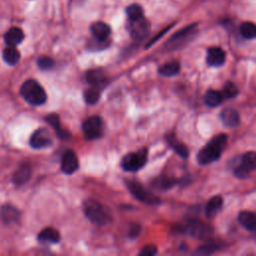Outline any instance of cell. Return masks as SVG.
I'll use <instances>...</instances> for the list:
<instances>
[{
	"label": "cell",
	"instance_id": "obj_22",
	"mask_svg": "<svg viewBox=\"0 0 256 256\" xmlns=\"http://www.w3.org/2000/svg\"><path fill=\"white\" fill-rule=\"evenodd\" d=\"M223 205V199L221 196H214L212 197L206 204L205 212L208 217L215 216L219 211L221 210Z\"/></svg>",
	"mask_w": 256,
	"mask_h": 256
},
{
	"label": "cell",
	"instance_id": "obj_6",
	"mask_svg": "<svg viewBox=\"0 0 256 256\" xmlns=\"http://www.w3.org/2000/svg\"><path fill=\"white\" fill-rule=\"evenodd\" d=\"M104 124L99 116H90L82 124V131L87 139H96L103 133Z\"/></svg>",
	"mask_w": 256,
	"mask_h": 256
},
{
	"label": "cell",
	"instance_id": "obj_10",
	"mask_svg": "<svg viewBox=\"0 0 256 256\" xmlns=\"http://www.w3.org/2000/svg\"><path fill=\"white\" fill-rule=\"evenodd\" d=\"M185 233L189 234L190 236L196 237V238H204V237L211 234L212 230L209 226L205 225L204 223L200 222L198 220L190 221L184 228Z\"/></svg>",
	"mask_w": 256,
	"mask_h": 256
},
{
	"label": "cell",
	"instance_id": "obj_17",
	"mask_svg": "<svg viewBox=\"0 0 256 256\" xmlns=\"http://www.w3.org/2000/svg\"><path fill=\"white\" fill-rule=\"evenodd\" d=\"M238 221L247 230L256 232V213L242 211L238 214Z\"/></svg>",
	"mask_w": 256,
	"mask_h": 256
},
{
	"label": "cell",
	"instance_id": "obj_30",
	"mask_svg": "<svg viewBox=\"0 0 256 256\" xmlns=\"http://www.w3.org/2000/svg\"><path fill=\"white\" fill-rule=\"evenodd\" d=\"M240 34L246 39L256 38V24L252 22H244L240 26Z\"/></svg>",
	"mask_w": 256,
	"mask_h": 256
},
{
	"label": "cell",
	"instance_id": "obj_4",
	"mask_svg": "<svg viewBox=\"0 0 256 256\" xmlns=\"http://www.w3.org/2000/svg\"><path fill=\"white\" fill-rule=\"evenodd\" d=\"M147 161V150L145 148L135 153L125 155L121 160V167L125 171L135 172L141 169Z\"/></svg>",
	"mask_w": 256,
	"mask_h": 256
},
{
	"label": "cell",
	"instance_id": "obj_12",
	"mask_svg": "<svg viewBox=\"0 0 256 256\" xmlns=\"http://www.w3.org/2000/svg\"><path fill=\"white\" fill-rule=\"evenodd\" d=\"M226 56L225 52L219 47H211L207 51V57L206 61L209 66L218 67L221 66L225 62Z\"/></svg>",
	"mask_w": 256,
	"mask_h": 256
},
{
	"label": "cell",
	"instance_id": "obj_21",
	"mask_svg": "<svg viewBox=\"0 0 256 256\" xmlns=\"http://www.w3.org/2000/svg\"><path fill=\"white\" fill-rule=\"evenodd\" d=\"M86 79L91 85L99 86V87H101L102 84L106 82L105 73L101 69L89 70L86 74Z\"/></svg>",
	"mask_w": 256,
	"mask_h": 256
},
{
	"label": "cell",
	"instance_id": "obj_7",
	"mask_svg": "<svg viewBox=\"0 0 256 256\" xmlns=\"http://www.w3.org/2000/svg\"><path fill=\"white\" fill-rule=\"evenodd\" d=\"M127 27L132 39L136 41H141L147 37L150 31V23L144 17H141L136 20H129V24Z\"/></svg>",
	"mask_w": 256,
	"mask_h": 256
},
{
	"label": "cell",
	"instance_id": "obj_31",
	"mask_svg": "<svg viewBox=\"0 0 256 256\" xmlns=\"http://www.w3.org/2000/svg\"><path fill=\"white\" fill-rule=\"evenodd\" d=\"M126 14L129 20H136L143 17V9L138 4H131L126 8Z\"/></svg>",
	"mask_w": 256,
	"mask_h": 256
},
{
	"label": "cell",
	"instance_id": "obj_8",
	"mask_svg": "<svg viewBox=\"0 0 256 256\" xmlns=\"http://www.w3.org/2000/svg\"><path fill=\"white\" fill-rule=\"evenodd\" d=\"M195 29H196L195 24L189 25L183 29H181L168 40L166 46L169 49H178L179 47L185 45L188 41L192 39L193 35L195 33Z\"/></svg>",
	"mask_w": 256,
	"mask_h": 256
},
{
	"label": "cell",
	"instance_id": "obj_23",
	"mask_svg": "<svg viewBox=\"0 0 256 256\" xmlns=\"http://www.w3.org/2000/svg\"><path fill=\"white\" fill-rule=\"evenodd\" d=\"M176 184V180L168 176H160L151 182V186L157 190H167Z\"/></svg>",
	"mask_w": 256,
	"mask_h": 256
},
{
	"label": "cell",
	"instance_id": "obj_20",
	"mask_svg": "<svg viewBox=\"0 0 256 256\" xmlns=\"http://www.w3.org/2000/svg\"><path fill=\"white\" fill-rule=\"evenodd\" d=\"M45 120L49 125H51L54 129H55L59 138L68 139L70 137V133L68 131H66L65 129H63V128L61 127L60 119H59L57 114H49L48 116H46Z\"/></svg>",
	"mask_w": 256,
	"mask_h": 256
},
{
	"label": "cell",
	"instance_id": "obj_24",
	"mask_svg": "<svg viewBox=\"0 0 256 256\" xmlns=\"http://www.w3.org/2000/svg\"><path fill=\"white\" fill-rule=\"evenodd\" d=\"M167 142L171 146V147L175 150V152L182 158H187L189 151L187 146L183 143H181L177 140V138L174 135H167Z\"/></svg>",
	"mask_w": 256,
	"mask_h": 256
},
{
	"label": "cell",
	"instance_id": "obj_28",
	"mask_svg": "<svg viewBox=\"0 0 256 256\" xmlns=\"http://www.w3.org/2000/svg\"><path fill=\"white\" fill-rule=\"evenodd\" d=\"M240 164L250 172L252 170H255L256 169V152L249 151L243 154L241 157Z\"/></svg>",
	"mask_w": 256,
	"mask_h": 256
},
{
	"label": "cell",
	"instance_id": "obj_2",
	"mask_svg": "<svg viewBox=\"0 0 256 256\" xmlns=\"http://www.w3.org/2000/svg\"><path fill=\"white\" fill-rule=\"evenodd\" d=\"M20 94L26 102L35 106L44 104L47 99V95L43 87L33 79L26 80L22 84L20 88Z\"/></svg>",
	"mask_w": 256,
	"mask_h": 256
},
{
	"label": "cell",
	"instance_id": "obj_27",
	"mask_svg": "<svg viewBox=\"0 0 256 256\" xmlns=\"http://www.w3.org/2000/svg\"><path fill=\"white\" fill-rule=\"evenodd\" d=\"M3 59L9 65H15L20 59V53L15 48V46H8L3 51Z\"/></svg>",
	"mask_w": 256,
	"mask_h": 256
},
{
	"label": "cell",
	"instance_id": "obj_18",
	"mask_svg": "<svg viewBox=\"0 0 256 256\" xmlns=\"http://www.w3.org/2000/svg\"><path fill=\"white\" fill-rule=\"evenodd\" d=\"M31 172L32 171L29 164H22V165L14 173L13 182L16 185H23L30 179Z\"/></svg>",
	"mask_w": 256,
	"mask_h": 256
},
{
	"label": "cell",
	"instance_id": "obj_3",
	"mask_svg": "<svg viewBox=\"0 0 256 256\" xmlns=\"http://www.w3.org/2000/svg\"><path fill=\"white\" fill-rule=\"evenodd\" d=\"M83 211L89 220L98 226L105 225L110 220V215L108 214L102 204L94 199H87L84 201Z\"/></svg>",
	"mask_w": 256,
	"mask_h": 256
},
{
	"label": "cell",
	"instance_id": "obj_25",
	"mask_svg": "<svg viewBox=\"0 0 256 256\" xmlns=\"http://www.w3.org/2000/svg\"><path fill=\"white\" fill-rule=\"evenodd\" d=\"M223 95L221 92H219V91L216 90H208L207 92L205 93L204 96V101L206 103V105H208L209 107H216L218 105H220L221 102L223 101Z\"/></svg>",
	"mask_w": 256,
	"mask_h": 256
},
{
	"label": "cell",
	"instance_id": "obj_16",
	"mask_svg": "<svg viewBox=\"0 0 256 256\" xmlns=\"http://www.w3.org/2000/svg\"><path fill=\"white\" fill-rule=\"evenodd\" d=\"M23 39H24V33L18 27H13L9 29L4 36L5 43L8 46H16L18 44H20Z\"/></svg>",
	"mask_w": 256,
	"mask_h": 256
},
{
	"label": "cell",
	"instance_id": "obj_19",
	"mask_svg": "<svg viewBox=\"0 0 256 256\" xmlns=\"http://www.w3.org/2000/svg\"><path fill=\"white\" fill-rule=\"evenodd\" d=\"M0 214H1L2 220L6 224L16 222L18 219H19V216H20L19 211H18L14 206H12L10 204H6V205L2 206L1 211H0Z\"/></svg>",
	"mask_w": 256,
	"mask_h": 256
},
{
	"label": "cell",
	"instance_id": "obj_32",
	"mask_svg": "<svg viewBox=\"0 0 256 256\" xmlns=\"http://www.w3.org/2000/svg\"><path fill=\"white\" fill-rule=\"evenodd\" d=\"M222 95L224 98H233L235 97L237 94H238V88L236 87V85L234 83L231 82H227L224 87H223V91H222Z\"/></svg>",
	"mask_w": 256,
	"mask_h": 256
},
{
	"label": "cell",
	"instance_id": "obj_15",
	"mask_svg": "<svg viewBox=\"0 0 256 256\" xmlns=\"http://www.w3.org/2000/svg\"><path fill=\"white\" fill-rule=\"evenodd\" d=\"M220 119L226 127H230V128L236 127L240 122L239 114L237 113L236 110L231 108H226L221 111Z\"/></svg>",
	"mask_w": 256,
	"mask_h": 256
},
{
	"label": "cell",
	"instance_id": "obj_35",
	"mask_svg": "<svg viewBox=\"0 0 256 256\" xmlns=\"http://www.w3.org/2000/svg\"><path fill=\"white\" fill-rule=\"evenodd\" d=\"M157 253V248L154 245H146L143 247V249L140 251L141 256H153Z\"/></svg>",
	"mask_w": 256,
	"mask_h": 256
},
{
	"label": "cell",
	"instance_id": "obj_13",
	"mask_svg": "<svg viewBox=\"0 0 256 256\" xmlns=\"http://www.w3.org/2000/svg\"><path fill=\"white\" fill-rule=\"evenodd\" d=\"M91 33H92L93 37L95 39L106 41L111 33V28L108 24L102 21H98L91 25Z\"/></svg>",
	"mask_w": 256,
	"mask_h": 256
},
{
	"label": "cell",
	"instance_id": "obj_1",
	"mask_svg": "<svg viewBox=\"0 0 256 256\" xmlns=\"http://www.w3.org/2000/svg\"><path fill=\"white\" fill-rule=\"evenodd\" d=\"M226 143L227 136L225 134L214 136L202 149L199 150L197 153V161L202 165H206V164L217 160L220 157L222 150L225 148Z\"/></svg>",
	"mask_w": 256,
	"mask_h": 256
},
{
	"label": "cell",
	"instance_id": "obj_14",
	"mask_svg": "<svg viewBox=\"0 0 256 256\" xmlns=\"http://www.w3.org/2000/svg\"><path fill=\"white\" fill-rule=\"evenodd\" d=\"M38 240L43 244H55L60 240V234L56 229L48 227L39 233Z\"/></svg>",
	"mask_w": 256,
	"mask_h": 256
},
{
	"label": "cell",
	"instance_id": "obj_37",
	"mask_svg": "<svg viewBox=\"0 0 256 256\" xmlns=\"http://www.w3.org/2000/svg\"><path fill=\"white\" fill-rule=\"evenodd\" d=\"M140 232V227L138 225H133L129 231L130 237H136Z\"/></svg>",
	"mask_w": 256,
	"mask_h": 256
},
{
	"label": "cell",
	"instance_id": "obj_26",
	"mask_svg": "<svg viewBox=\"0 0 256 256\" xmlns=\"http://www.w3.org/2000/svg\"><path fill=\"white\" fill-rule=\"evenodd\" d=\"M179 70H180L179 63L177 61H170V62L163 64L159 68V74L162 76L171 77V76L178 74Z\"/></svg>",
	"mask_w": 256,
	"mask_h": 256
},
{
	"label": "cell",
	"instance_id": "obj_5",
	"mask_svg": "<svg viewBox=\"0 0 256 256\" xmlns=\"http://www.w3.org/2000/svg\"><path fill=\"white\" fill-rule=\"evenodd\" d=\"M127 187L131 192V194L136 199L141 201V202L151 204V205L160 203V200L156 195H154L152 192L146 189L141 183H139V182L137 181H134V180L127 181Z\"/></svg>",
	"mask_w": 256,
	"mask_h": 256
},
{
	"label": "cell",
	"instance_id": "obj_11",
	"mask_svg": "<svg viewBox=\"0 0 256 256\" xmlns=\"http://www.w3.org/2000/svg\"><path fill=\"white\" fill-rule=\"evenodd\" d=\"M79 167V162L76 154L72 150H67L62 156L61 160V170L65 174H73L77 171Z\"/></svg>",
	"mask_w": 256,
	"mask_h": 256
},
{
	"label": "cell",
	"instance_id": "obj_29",
	"mask_svg": "<svg viewBox=\"0 0 256 256\" xmlns=\"http://www.w3.org/2000/svg\"><path fill=\"white\" fill-rule=\"evenodd\" d=\"M100 87L94 86L88 88L84 92V99L88 104H95L100 98Z\"/></svg>",
	"mask_w": 256,
	"mask_h": 256
},
{
	"label": "cell",
	"instance_id": "obj_34",
	"mask_svg": "<svg viewBox=\"0 0 256 256\" xmlns=\"http://www.w3.org/2000/svg\"><path fill=\"white\" fill-rule=\"evenodd\" d=\"M234 174L236 175V177L243 179V178L248 177V175L250 174V171H248L246 168H244V167L241 165V164L239 163L238 165L235 166V168H234Z\"/></svg>",
	"mask_w": 256,
	"mask_h": 256
},
{
	"label": "cell",
	"instance_id": "obj_36",
	"mask_svg": "<svg viewBox=\"0 0 256 256\" xmlns=\"http://www.w3.org/2000/svg\"><path fill=\"white\" fill-rule=\"evenodd\" d=\"M217 245L213 244V243H208V244H205L203 246H201L198 248V252L199 253H202V254H210V253H213L214 251L217 250Z\"/></svg>",
	"mask_w": 256,
	"mask_h": 256
},
{
	"label": "cell",
	"instance_id": "obj_33",
	"mask_svg": "<svg viewBox=\"0 0 256 256\" xmlns=\"http://www.w3.org/2000/svg\"><path fill=\"white\" fill-rule=\"evenodd\" d=\"M37 65L42 70H50L54 66V61L49 57H41L38 59Z\"/></svg>",
	"mask_w": 256,
	"mask_h": 256
},
{
	"label": "cell",
	"instance_id": "obj_9",
	"mask_svg": "<svg viewBox=\"0 0 256 256\" xmlns=\"http://www.w3.org/2000/svg\"><path fill=\"white\" fill-rule=\"evenodd\" d=\"M53 143V138L51 133L46 128H39L36 130L30 138V145L34 149H42L51 146Z\"/></svg>",
	"mask_w": 256,
	"mask_h": 256
}]
</instances>
